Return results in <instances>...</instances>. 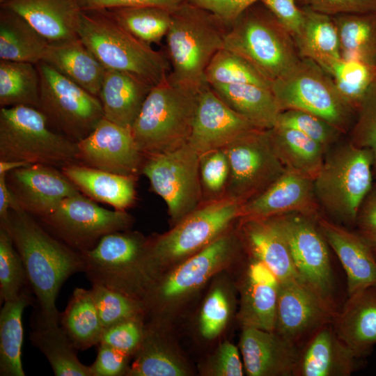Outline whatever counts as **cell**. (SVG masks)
Instances as JSON below:
<instances>
[{
  "mask_svg": "<svg viewBox=\"0 0 376 376\" xmlns=\"http://www.w3.org/2000/svg\"><path fill=\"white\" fill-rule=\"evenodd\" d=\"M0 226L10 233L24 265L36 298L32 316L47 324H59L56 297L69 277L84 272L82 254L56 238L19 207L10 209Z\"/></svg>",
  "mask_w": 376,
  "mask_h": 376,
  "instance_id": "1",
  "label": "cell"
},
{
  "mask_svg": "<svg viewBox=\"0 0 376 376\" xmlns=\"http://www.w3.org/2000/svg\"><path fill=\"white\" fill-rule=\"evenodd\" d=\"M242 205L227 196L204 201L173 228L148 239L144 264L150 283L228 231L240 218Z\"/></svg>",
  "mask_w": 376,
  "mask_h": 376,
  "instance_id": "2",
  "label": "cell"
},
{
  "mask_svg": "<svg viewBox=\"0 0 376 376\" xmlns=\"http://www.w3.org/2000/svg\"><path fill=\"white\" fill-rule=\"evenodd\" d=\"M228 26L212 13L187 1L171 10L166 35L169 77L175 82L201 88L213 56L224 46Z\"/></svg>",
  "mask_w": 376,
  "mask_h": 376,
  "instance_id": "3",
  "label": "cell"
},
{
  "mask_svg": "<svg viewBox=\"0 0 376 376\" xmlns=\"http://www.w3.org/2000/svg\"><path fill=\"white\" fill-rule=\"evenodd\" d=\"M199 91L169 77L151 88L131 128L144 157L169 152L188 143Z\"/></svg>",
  "mask_w": 376,
  "mask_h": 376,
  "instance_id": "4",
  "label": "cell"
},
{
  "mask_svg": "<svg viewBox=\"0 0 376 376\" xmlns=\"http://www.w3.org/2000/svg\"><path fill=\"white\" fill-rule=\"evenodd\" d=\"M78 36L105 69L131 73L152 86L168 77L164 56L131 35L104 10H82Z\"/></svg>",
  "mask_w": 376,
  "mask_h": 376,
  "instance_id": "5",
  "label": "cell"
},
{
  "mask_svg": "<svg viewBox=\"0 0 376 376\" xmlns=\"http://www.w3.org/2000/svg\"><path fill=\"white\" fill-rule=\"evenodd\" d=\"M77 144L55 131L44 114L28 106L1 107L0 160L58 169L79 164Z\"/></svg>",
  "mask_w": 376,
  "mask_h": 376,
  "instance_id": "6",
  "label": "cell"
},
{
  "mask_svg": "<svg viewBox=\"0 0 376 376\" xmlns=\"http://www.w3.org/2000/svg\"><path fill=\"white\" fill-rule=\"evenodd\" d=\"M373 155L351 141L325 155L314 179L319 205L336 220L355 224L359 209L372 190Z\"/></svg>",
  "mask_w": 376,
  "mask_h": 376,
  "instance_id": "7",
  "label": "cell"
},
{
  "mask_svg": "<svg viewBox=\"0 0 376 376\" xmlns=\"http://www.w3.org/2000/svg\"><path fill=\"white\" fill-rule=\"evenodd\" d=\"M148 239L136 232L117 231L102 237L82 254L91 283L106 286L143 301L150 287L144 258Z\"/></svg>",
  "mask_w": 376,
  "mask_h": 376,
  "instance_id": "8",
  "label": "cell"
},
{
  "mask_svg": "<svg viewBox=\"0 0 376 376\" xmlns=\"http://www.w3.org/2000/svg\"><path fill=\"white\" fill-rule=\"evenodd\" d=\"M224 48L244 58L271 84L301 58L292 37L274 15L247 10L228 26Z\"/></svg>",
  "mask_w": 376,
  "mask_h": 376,
  "instance_id": "9",
  "label": "cell"
},
{
  "mask_svg": "<svg viewBox=\"0 0 376 376\" xmlns=\"http://www.w3.org/2000/svg\"><path fill=\"white\" fill-rule=\"evenodd\" d=\"M282 111L298 109L315 114L345 133L354 113L345 102L330 75L314 61L300 58L271 84Z\"/></svg>",
  "mask_w": 376,
  "mask_h": 376,
  "instance_id": "10",
  "label": "cell"
},
{
  "mask_svg": "<svg viewBox=\"0 0 376 376\" xmlns=\"http://www.w3.org/2000/svg\"><path fill=\"white\" fill-rule=\"evenodd\" d=\"M36 66L40 77L38 109L55 131L76 143L86 138L104 117L99 97L45 62Z\"/></svg>",
  "mask_w": 376,
  "mask_h": 376,
  "instance_id": "11",
  "label": "cell"
},
{
  "mask_svg": "<svg viewBox=\"0 0 376 376\" xmlns=\"http://www.w3.org/2000/svg\"><path fill=\"white\" fill-rule=\"evenodd\" d=\"M199 153L187 143L175 150L144 157L141 169L152 190L166 203L175 224L203 201Z\"/></svg>",
  "mask_w": 376,
  "mask_h": 376,
  "instance_id": "12",
  "label": "cell"
},
{
  "mask_svg": "<svg viewBox=\"0 0 376 376\" xmlns=\"http://www.w3.org/2000/svg\"><path fill=\"white\" fill-rule=\"evenodd\" d=\"M39 220L51 234L81 253L94 248L106 235L129 230L134 222L126 211L102 207L81 192L65 198Z\"/></svg>",
  "mask_w": 376,
  "mask_h": 376,
  "instance_id": "13",
  "label": "cell"
},
{
  "mask_svg": "<svg viewBox=\"0 0 376 376\" xmlns=\"http://www.w3.org/2000/svg\"><path fill=\"white\" fill-rule=\"evenodd\" d=\"M224 149L230 175L223 196L243 205L265 191L285 171L272 148L269 130L255 128Z\"/></svg>",
  "mask_w": 376,
  "mask_h": 376,
  "instance_id": "14",
  "label": "cell"
},
{
  "mask_svg": "<svg viewBox=\"0 0 376 376\" xmlns=\"http://www.w3.org/2000/svg\"><path fill=\"white\" fill-rule=\"evenodd\" d=\"M237 248V239L226 231L202 250L159 276L143 301L146 312L159 313L170 302L177 301L203 285L213 274L226 266Z\"/></svg>",
  "mask_w": 376,
  "mask_h": 376,
  "instance_id": "15",
  "label": "cell"
},
{
  "mask_svg": "<svg viewBox=\"0 0 376 376\" xmlns=\"http://www.w3.org/2000/svg\"><path fill=\"white\" fill-rule=\"evenodd\" d=\"M270 218L288 244L300 279L334 301L328 244L319 228L317 218L296 212Z\"/></svg>",
  "mask_w": 376,
  "mask_h": 376,
  "instance_id": "16",
  "label": "cell"
},
{
  "mask_svg": "<svg viewBox=\"0 0 376 376\" xmlns=\"http://www.w3.org/2000/svg\"><path fill=\"white\" fill-rule=\"evenodd\" d=\"M338 311L301 279L280 282L275 332L298 347L319 329L334 323Z\"/></svg>",
  "mask_w": 376,
  "mask_h": 376,
  "instance_id": "17",
  "label": "cell"
},
{
  "mask_svg": "<svg viewBox=\"0 0 376 376\" xmlns=\"http://www.w3.org/2000/svg\"><path fill=\"white\" fill-rule=\"evenodd\" d=\"M77 144L79 164L135 178L141 173L144 157L130 128L103 117L94 130Z\"/></svg>",
  "mask_w": 376,
  "mask_h": 376,
  "instance_id": "18",
  "label": "cell"
},
{
  "mask_svg": "<svg viewBox=\"0 0 376 376\" xmlns=\"http://www.w3.org/2000/svg\"><path fill=\"white\" fill-rule=\"evenodd\" d=\"M8 186L17 207L38 219L52 214L66 198L80 193L58 168L30 164L9 172Z\"/></svg>",
  "mask_w": 376,
  "mask_h": 376,
  "instance_id": "19",
  "label": "cell"
},
{
  "mask_svg": "<svg viewBox=\"0 0 376 376\" xmlns=\"http://www.w3.org/2000/svg\"><path fill=\"white\" fill-rule=\"evenodd\" d=\"M256 128L228 107L207 84L200 88L188 141L199 155L226 148Z\"/></svg>",
  "mask_w": 376,
  "mask_h": 376,
  "instance_id": "20",
  "label": "cell"
},
{
  "mask_svg": "<svg viewBox=\"0 0 376 376\" xmlns=\"http://www.w3.org/2000/svg\"><path fill=\"white\" fill-rule=\"evenodd\" d=\"M314 180L285 169L265 191L244 203L240 219H266L289 213L319 217Z\"/></svg>",
  "mask_w": 376,
  "mask_h": 376,
  "instance_id": "21",
  "label": "cell"
},
{
  "mask_svg": "<svg viewBox=\"0 0 376 376\" xmlns=\"http://www.w3.org/2000/svg\"><path fill=\"white\" fill-rule=\"evenodd\" d=\"M240 348L249 376H294L299 347L275 331L243 327Z\"/></svg>",
  "mask_w": 376,
  "mask_h": 376,
  "instance_id": "22",
  "label": "cell"
},
{
  "mask_svg": "<svg viewBox=\"0 0 376 376\" xmlns=\"http://www.w3.org/2000/svg\"><path fill=\"white\" fill-rule=\"evenodd\" d=\"M362 362L363 359L339 338L333 323H329L299 348L294 376H350Z\"/></svg>",
  "mask_w": 376,
  "mask_h": 376,
  "instance_id": "23",
  "label": "cell"
},
{
  "mask_svg": "<svg viewBox=\"0 0 376 376\" xmlns=\"http://www.w3.org/2000/svg\"><path fill=\"white\" fill-rule=\"evenodd\" d=\"M317 223L346 273L348 295L376 285V254L366 241L320 215Z\"/></svg>",
  "mask_w": 376,
  "mask_h": 376,
  "instance_id": "24",
  "label": "cell"
},
{
  "mask_svg": "<svg viewBox=\"0 0 376 376\" xmlns=\"http://www.w3.org/2000/svg\"><path fill=\"white\" fill-rule=\"evenodd\" d=\"M0 5L22 16L49 41L79 37L82 10L78 0H0Z\"/></svg>",
  "mask_w": 376,
  "mask_h": 376,
  "instance_id": "25",
  "label": "cell"
},
{
  "mask_svg": "<svg viewBox=\"0 0 376 376\" xmlns=\"http://www.w3.org/2000/svg\"><path fill=\"white\" fill-rule=\"evenodd\" d=\"M279 285L275 274L253 259L242 288L239 318L243 327L275 331Z\"/></svg>",
  "mask_w": 376,
  "mask_h": 376,
  "instance_id": "26",
  "label": "cell"
},
{
  "mask_svg": "<svg viewBox=\"0 0 376 376\" xmlns=\"http://www.w3.org/2000/svg\"><path fill=\"white\" fill-rule=\"evenodd\" d=\"M339 338L359 358L376 345V285L348 295L333 323Z\"/></svg>",
  "mask_w": 376,
  "mask_h": 376,
  "instance_id": "27",
  "label": "cell"
},
{
  "mask_svg": "<svg viewBox=\"0 0 376 376\" xmlns=\"http://www.w3.org/2000/svg\"><path fill=\"white\" fill-rule=\"evenodd\" d=\"M239 219L241 237L253 259L263 263L279 282L300 279L288 244L272 218Z\"/></svg>",
  "mask_w": 376,
  "mask_h": 376,
  "instance_id": "28",
  "label": "cell"
},
{
  "mask_svg": "<svg viewBox=\"0 0 376 376\" xmlns=\"http://www.w3.org/2000/svg\"><path fill=\"white\" fill-rule=\"evenodd\" d=\"M152 87L131 73L105 69L98 96L104 118L131 129Z\"/></svg>",
  "mask_w": 376,
  "mask_h": 376,
  "instance_id": "29",
  "label": "cell"
},
{
  "mask_svg": "<svg viewBox=\"0 0 376 376\" xmlns=\"http://www.w3.org/2000/svg\"><path fill=\"white\" fill-rule=\"evenodd\" d=\"M42 61L99 96L105 68L79 37L49 41Z\"/></svg>",
  "mask_w": 376,
  "mask_h": 376,
  "instance_id": "30",
  "label": "cell"
},
{
  "mask_svg": "<svg viewBox=\"0 0 376 376\" xmlns=\"http://www.w3.org/2000/svg\"><path fill=\"white\" fill-rule=\"evenodd\" d=\"M79 191L89 198L126 211L136 199V178L72 164L61 169Z\"/></svg>",
  "mask_w": 376,
  "mask_h": 376,
  "instance_id": "31",
  "label": "cell"
},
{
  "mask_svg": "<svg viewBox=\"0 0 376 376\" xmlns=\"http://www.w3.org/2000/svg\"><path fill=\"white\" fill-rule=\"evenodd\" d=\"M217 95L254 127L270 130L281 112L271 88L251 84H211Z\"/></svg>",
  "mask_w": 376,
  "mask_h": 376,
  "instance_id": "32",
  "label": "cell"
},
{
  "mask_svg": "<svg viewBox=\"0 0 376 376\" xmlns=\"http://www.w3.org/2000/svg\"><path fill=\"white\" fill-rule=\"evenodd\" d=\"M269 132L272 148L285 169L314 180L327 153L323 146L292 128L275 125Z\"/></svg>",
  "mask_w": 376,
  "mask_h": 376,
  "instance_id": "33",
  "label": "cell"
},
{
  "mask_svg": "<svg viewBox=\"0 0 376 376\" xmlns=\"http://www.w3.org/2000/svg\"><path fill=\"white\" fill-rule=\"evenodd\" d=\"M29 340L49 363L56 376H91L90 366L81 363L75 347L59 324L31 317Z\"/></svg>",
  "mask_w": 376,
  "mask_h": 376,
  "instance_id": "34",
  "label": "cell"
},
{
  "mask_svg": "<svg viewBox=\"0 0 376 376\" xmlns=\"http://www.w3.org/2000/svg\"><path fill=\"white\" fill-rule=\"evenodd\" d=\"M49 40L17 13L0 9V60L36 65L42 61Z\"/></svg>",
  "mask_w": 376,
  "mask_h": 376,
  "instance_id": "35",
  "label": "cell"
},
{
  "mask_svg": "<svg viewBox=\"0 0 376 376\" xmlns=\"http://www.w3.org/2000/svg\"><path fill=\"white\" fill-rule=\"evenodd\" d=\"M302 11L303 24L292 38L299 55L314 61L325 70L342 58L336 27L329 15L307 8Z\"/></svg>",
  "mask_w": 376,
  "mask_h": 376,
  "instance_id": "36",
  "label": "cell"
},
{
  "mask_svg": "<svg viewBox=\"0 0 376 376\" xmlns=\"http://www.w3.org/2000/svg\"><path fill=\"white\" fill-rule=\"evenodd\" d=\"M31 290H24L16 298L3 302L0 312V375L24 376L22 364L23 342L22 314L34 306Z\"/></svg>",
  "mask_w": 376,
  "mask_h": 376,
  "instance_id": "37",
  "label": "cell"
},
{
  "mask_svg": "<svg viewBox=\"0 0 376 376\" xmlns=\"http://www.w3.org/2000/svg\"><path fill=\"white\" fill-rule=\"evenodd\" d=\"M59 324L78 350L99 345L104 328L91 289L75 288Z\"/></svg>",
  "mask_w": 376,
  "mask_h": 376,
  "instance_id": "38",
  "label": "cell"
},
{
  "mask_svg": "<svg viewBox=\"0 0 376 376\" xmlns=\"http://www.w3.org/2000/svg\"><path fill=\"white\" fill-rule=\"evenodd\" d=\"M340 56L376 66V12L345 14L332 18Z\"/></svg>",
  "mask_w": 376,
  "mask_h": 376,
  "instance_id": "39",
  "label": "cell"
},
{
  "mask_svg": "<svg viewBox=\"0 0 376 376\" xmlns=\"http://www.w3.org/2000/svg\"><path fill=\"white\" fill-rule=\"evenodd\" d=\"M40 77L36 65L0 60V106L38 109Z\"/></svg>",
  "mask_w": 376,
  "mask_h": 376,
  "instance_id": "40",
  "label": "cell"
},
{
  "mask_svg": "<svg viewBox=\"0 0 376 376\" xmlns=\"http://www.w3.org/2000/svg\"><path fill=\"white\" fill-rule=\"evenodd\" d=\"M130 366V376H184L187 370L171 353L155 326L144 327L142 341Z\"/></svg>",
  "mask_w": 376,
  "mask_h": 376,
  "instance_id": "41",
  "label": "cell"
},
{
  "mask_svg": "<svg viewBox=\"0 0 376 376\" xmlns=\"http://www.w3.org/2000/svg\"><path fill=\"white\" fill-rule=\"evenodd\" d=\"M121 27L148 45L161 42L171 22V10L157 6H141L104 9Z\"/></svg>",
  "mask_w": 376,
  "mask_h": 376,
  "instance_id": "42",
  "label": "cell"
},
{
  "mask_svg": "<svg viewBox=\"0 0 376 376\" xmlns=\"http://www.w3.org/2000/svg\"><path fill=\"white\" fill-rule=\"evenodd\" d=\"M347 106L357 112L376 77V66L357 60L340 58L324 70Z\"/></svg>",
  "mask_w": 376,
  "mask_h": 376,
  "instance_id": "43",
  "label": "cell"
},
{
  "mask_svg": "<svg viewBox=\"0 0 376 376\" xmlns=\"http://www.w3.org/2000/svg\"><path fill=\"white\" fill-rule=\"evenodd\" d=\"M205 76L209 85L251 84L271 88V82L252 65L226 48L213 56Z\"/></svg>",
  "mask_w": 376,
  "mask_h": 376,
  "instance_id": "44",
  "label": "cell"
},
{
  "mask_svg": "<svg viewBox=\"0 0 376 376\" xmlns=\"http://www.w3.org/2000/svg\"><path fill=\"white\" fill-rule=\"evenodd\" d=\"M91 290L104 329L120 322L143 318V301L102 285L93 283Z\"/></svg>",
  "mask_w": 376,
  "mask_h": 376,
  "instance_id": "45",
  "label": "cell"
},
{
  "mask_svg": "<svg viewBox=\"0 0 376 376\" xmlns=\"http://www.w3.org/2000/svg\"><path fill=\"white\" fill-rule=\"evenodd\" d=\"M31 289L22 260L7 229L0 226V300H12Z\"/></svg>",
  "mask_w": 376,
  "mask_h": 376,
  "instance_id": "46",
  "label": "cell"
},
{
  "mask_svg": "<svg viewBox=\"0 0 376 376\" xmlns=\"http://www.w3.org/2000/svg\"><path fill=\"white\" fill-rule=\"evenodd\" d=\"M275 125L292 128L302 132L321 144L327 152L341 134L338 130L320 117L298 109L282 111Z\"/></svg>",
  "mask_w": 376,
  "mask_h": 376,
  "instance_id": "47",
  "label": "cell"
},
{
  "mask_svg": "<svg viewBox=\"0 0 376 376\" xmlns=\"http://www.w3.org/2000/svg\"><path fill=\"white\" fill-rule=\"evenodd\" d=\"M350 141L369 149L373 155V173L376 178V77L366 91L357 112Z\"/></svg>",
  "mask_w": 376,
  "mask_h": 376,
  "instance_id": "48",
  "label": "cell"
},
{
  "mask_svg": "<svg viewBox=\"0 0 376 376\" xmlns=\"http://www.w3.org/2000/svg\"><path fill=\"white\" fill-rule=\"evenodd\" d=\"M200 175L203 201L222 196L230 175V165L224 148L201 155Z\"/></svg>",
  "mask_w": 376,
  "mask_h": 376,
  "instance_id": "49",
  "label": "cell"
},
{
  "mask_svg": "<svg viewBox=\"0 0 376 376\" xmlns=\"http://www.w3.org/2000/svg\"><path fill=\"white\" fill-rule=\"evenodd\" d=\"M230 315V304L221 288L212 290L202 306L199 329L202 336L213 339L224 330Z\"/></svg>",
  "mask_w": 376,
  "mask_h": 376,
  "instance_id": "50",
  "label": "cell"
},
{
  "mask_svg": "<svg viewBox=\"0 0 376 376\" xmlns=\"http://www.w3.org/2000/svg\"><path fill=\"white\" fill-rule=\"evenodd\" d=\"M144 334L142 318L126 320L104 329L99 344L134 355Z\"/></svg>",
  "mask_w": 376,
  "mask_h": 376,
  "instance_id": "51",
  "label": "cell"
},
{
  "mask_svg": "<svg viewBox=\"0 0 376 376\" xmlns=\"http://www.w3.org/2000/svg\"><path fill=\"white\" fill-rule=\"evenodd\" d=\"M130 357L126 352L100 343L96 359L90 366L91 376L127 375Z\"/></svg>",
  "mask_w": 376,
  "mask_h": 376,
  "instance_id": "52",
  "label": "cell"
},
{
  "mask_svg": "<svg viewBox=\"0 0 376 376\" xmlns=\"http://www.w3.org/2000/svg\"><path fill=\"white\" fill-rule=\"evenodd\" d=\"M307 8L327 15L376 12V0H301Z\"/></svg>",
  "mask_w": 376,
  "mask_h": 376,
  "instance_id": "53",
  "label": "cell"
},
{
  "mask_svg": "<svg viewBox=\"0 0 376 376\" xmlns=\"http://www.w3.org/2000/svg\"><path fill=\"white\" fill-rule=\"evenodd\" d=\"M261 2L292 38L297 34L304 22V13L296 6L295 0H262Z\"/></svg>",
  "mask_w": 376,
  "mask_h": 376,
  "instance_id": "54",
  "label": "cell"
},
{
  "mask_svg": "<svg viewBox=\"0 0 376 376\" xmlns=\"http://www.w3.org/2000/svg\"><path fill=\"white\" fill-rule=\"evenodd\" d=\"M262 0H189L214 15L228 26L245 10Z\"/></svg>",
  "mask_w": 376,
  "mask_h": 376,
  "instance_id": "55",
  "label": "cell"
},
{
  "mask_svg": "<svg viewBox=\"0 0 376 376\" xmlns=\"http://www.w3.org/2000/svg\"><path fill=\"white\" fill-rule=\"evenodd\" d=\"M355 225L357 233L376 254V189L364 199L357 214Z\"/></svg>",
  "mask_w": 376,
  "mask_h": 376,
  "instance_id": "56",
  "label": "cell"
},
{
  "mask_svg": "<svg viewBox=\"0 0 376 376\" xmlns=\"http://www.w3.org/2000/svg\"><path fill=\"white\" fill-rule=\"evenodd\" d=\"M212 369L217 376H242L243 366L236 346L227 340L220 344Z\"/></svg>",
  "mask_w": 376,
  "mask_h": 376,
  "instance_id": "57",
  "label": "cell"
},
{
  "mask_svg": "<svg viewBox=\"0 0 376 376\" xmlns=\"http://www.w3.org/2000/svg\"><path fill=\"white\" fill-rule=\"evenodd\" d=\"M189 0H78L82 10H104L117 7L152 6L173 10Z\"/></svg>",
  "mask_w": 376,
  "mask_h": 376,
  "instance_id": "58",
  "label": "cell"
},
{
  "mask_svg": "<svg viewBox=\"0 0 376 376\" xmlns=\"http://www.w3.org/2000/svg\"><path fill=\"white\" fill-rule=\"evenodd\" d=\"M17 207L16 201L6 182V175H0V221L7 217L10 209Z\"/></svg>",
  "mask_w": 376,
  "mask_h": 376,
  "instance_id": "59",
  "label": "cell"
},
{
  "mask_svg": "<svg viewBox=\"0 0 376 376\" xmlns=\"http://www.w3.org/2000/svg\"><path fill=\"white\" fill-rule=\"evenodd\" d=\"M28 165L30 164L23 162L0 160V175H7L13 170Z\"/></svg>",
  "mask_w": 376,
  "mask_h": 376,
  "instance_id": "60",
  "label": "cell"
}]
</instances>
